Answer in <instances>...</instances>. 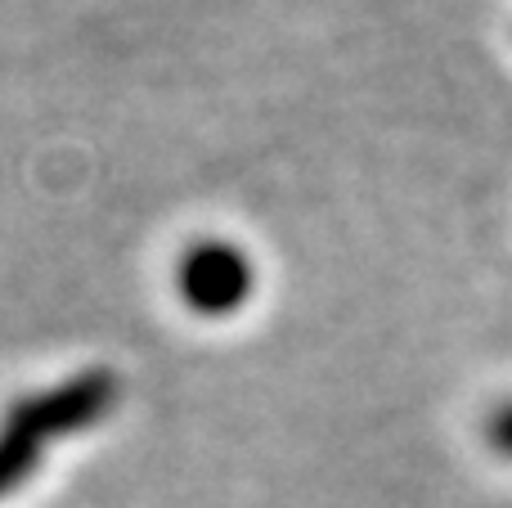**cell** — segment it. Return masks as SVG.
Here are the masks:
<instances>
[{
    "mask_svg": "<svg viewBox=\"0 0 512 508\" xmlns=\"http://www.w3.org/2000/svg\"><path fill=\"white\" fill-rule=\"evenodd\" d=\"M486 441L499 450V455H508V459H512V401H508V405H499V410L490 414V423H486Z\"/></svg>",
    "mask_w": 512,
    "mask_h": 508,
    "instance_id": "cell-4",
    "label": "cell"
},
{
    "mask_svg": "<svg viewBox=\"0 0 512 508\" xmlns=\"http://www.w3.org/2000/svg\"><path fill=\"white\" fill-rule=\"evenodd\" d=\"M41 450L45 446L32 432H23L18 423L5 419V428H0V500H5L9 491H18V486L41 468Z\"/></svg>",
    "mask_w": 512,
    "mask_h": 508,
    "instance_id": "cell-3",
    "label": "cell"
},
{
    "mask_svg": "<svg viewBox=\"0 0 512 508\" xmlns=\"http://www.w3.org/2000/svg\"><path fill=\"white\" fill-rule=\"evenodd\" d=\"M122 401V383L108 369H86V374H72L63 383L45 387V392H32L23 401L9 405L5 419L18 423L23 432H32L41 446L63 437H77V432L104 423L108 414Z\"/></svg>",
    "mask_w": 512,
    "mask_h": 508,
    "instance_id": "cell-1",
    "label": "cell"
},
{
    "mask_svg": "<svg viewBox=\"0 0 512 508\" xmlns=\"http://www.w3.org/2000/svg\"><path fill=\"white\" fill-rule=\"evenodd\" d=\"M180 302L203 320H225L256 293V266L252 257L230 239H203L180 257L176 266Z\"/></svg>",
    "mask_w": 512,
    "mask_h": 508,
    "instance_id": "cell-2",
    "label": "cell"
}]
</instances>
